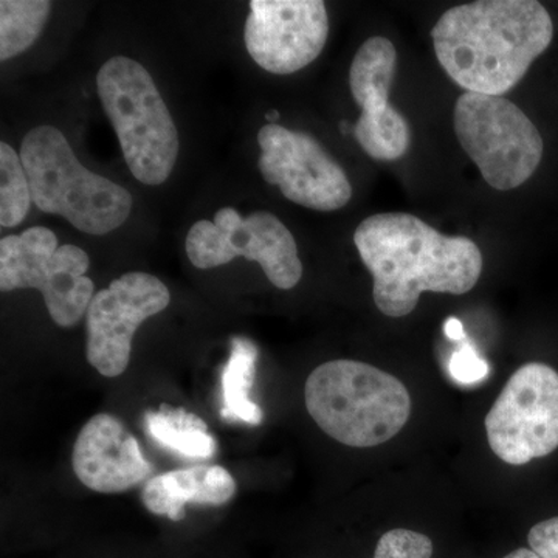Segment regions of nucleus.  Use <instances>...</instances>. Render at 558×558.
Returning a JSON list of instances; mask_svg holds the SVG:
<instances>
[{"label":"nucleus","mask_w":558,"mask_h":558,"mask_svg":"<svg viewBox=\"0 0 558 558\" xmlns=\"http://www.w3.org/2000/svg\"><path fill=\"white\" fill-rule=\"evenodd\" d=\"M355 248L374 279V303L391 318L416 310L424 292L464 295L483 274V253L464 236H446L409 213L369 216Z\"/></svg>","instance_id":"1"},{"label":"nucleus","mask_w":558,"mask_h":558,"mask_svg":"<svg viewBox=\"0 0 558 558\" xmlns=\"http://www.w3.org/2000/svg\"><path fill=\"white\" fill-rule=\"evenodd\" d=\"M554 38L549 11L535 0H478L447 10L433 27L440 68L472 94L502 97Z\"/></svg>","instance_id":"2"},{"label":"nucleus","mask_w":558,"mask_h":558,"mask_svg":"<svg viewBox=\"0 0 558 558\" xmlns=\"http://www.w3.org/2000/svg\"><path fill=\"white\" fill-rule=\"evenodd\" d=\"M304 402L326 435L355 449L388 442L411 414L409 389L398 377L355 360H332L312 371Z\"/></svg>","instance_id":"3"},{"label":"nucleus","mask_w":558,"mask_h":558,"mask_svg":"<svg viewBox=\"0 0 558 558\" xmlns=\"http://www.w3.org/2000/svg\"><path fill=\"white\" fill-rule=\"evenodd\" d=\"M21 160L40 211L62 216L76 230L95 236L120 229L130 218V191L87 170L57 128L28 131Z\"/></svg>","instance_id":"4"},{"label":"nucleus","mask_w":558,"mask_h":558,"mask_svg":"<svg viewBox=\"0 0 558 558\" xmlns=\"http://www.w3.org/2000/svg\"><path fill=\"white\" fill-rule=\"evenodd\" d=\"M97 89L132 175L150 186L167 182L178 161L179 132L148 70L128 57L110 58Z\"/></svg>","instance_id":"5"},{"label":"nucleus","mask_w":558,"mask_h":558,"mask_svg":"<svg viewBox=\"0 0 558 558\" xmlns=\"http://www.w3.org/2000/svg\"><path fill=\"white\" fill-rule=\"evenodd\" d=\"M453 126L462 149L492 189H519L542 163V134L508 98L465 92L454 105Z\"/></svg>","instance_id":"6"},{"label":"nucleus","mask_w":558,"mask_h":558,"mask_svg":"<svg viewBox=\"0 0 558 558\" xmlns=\"http://www.w3.org/2000/svg\"><path fill=\"white\" fill-rule=\"evenodd\" d=\"M89 255L76 245L58 244L46 227H33L0 241V290L38 289L51 319L61 328H73L86 317L95 295L86 277Z\"/></svg>","instance_id":"7"},{"label":"nucleus","mask_w":558,"mask_h":558,"mask_svg":"<svg viewBox=\"0 0 558 558\" xmlns=\"http://www.w3.org/2000/svg\"><path fill=\"white\" fill-rule=\"evenodd\" d=\"M185 248L197 269H213L234 258L255 260L271 284L281 290L295 288L303 277L295 238L267 211L242 218L234 208H220L213 222L199 220L191 227Z\"/></svg>","instance_id":"8"},{"label":"nucleus","mask_w":558,"mask_h":558,"mask_svg":"<svg viewBox=\"0 0 558 558\" xmlns=\"http://www.w3.org/2000/svg\"><path fill=\"white\" fill-rule=\"evenodd\" d=\"M488 446L501 461L524 465L558 449V373L527 363L512 374L486 417Z\"/></svg>","instance_id":"9"},{"label":"nucleus","mask_w":558,"mask_h":558,"mask_svg":"<svg viewBox=\"0 0 558 558\" xmlns=\"http://www.w3.org/2000/svg\"><path fill=\"white\" fill-rule=\"evenodd\" d=\"M258 167L264 180L293 204L317 211L347 207L352 186L343 168L317 140L270 123L258 132Z\"/></svg>","instance_id":"10"},{"label":"nucleus","mask_w":558,"mask_h":558,"mask_svg":"<svg viewBox=\"0 0 558 558\" xmlns=\"http://www.w3.org/2000/svg\"><path fill=\"white\" fill-rule=\"evenodd\" d=\"M170 301L167 286L145 271H130L95 293L86 314L90 365L109 379L121 376L130 366L138 326L167 310Z\"/></svg>","instance_id":"11"},{"label":"nucleus","mask_w":558,"mask_h":558,"mask_svg":"<svg viewBox=\"0 0 558 558\" xmlns=\"http://www.w3.org/2000/svg\"><path fill=\"white\" fill-rule=\"evenodd\" d=\"M329 35L322 0H252L245 21V47L252 60L275 75H290L312 64Z\"/></svg>","instance_id":"12"},{"label":"nucleus","mask_w":558,"mask_h":558,"mask_svg":"<svg viewBox=\"0 0 558 558\" xmlns=\"http://www.w3.org/2000/svg\"><path fill=\"white\" fill-rule=\"evenodd\" d=\"M396 64L395 44L384 36H373L360 47L349 70L352 98L362 108L352 131L371 159L379 161L400 159L411 143L409 121L388 101Z\"/></svg>","instance_id":"13"},{"label":"nucleus","mask_w":558,"mask_h":558,"mask_svg":"<svg viewBox=\"0 0 558 558\" xmlns=\"http://www.w3.org/2000/svg\"><path fill=\"white\" fill-rule=\"evenodd\" d=\"M76 478L98 494L130 490L153 473L138 440L112 414H97L81 428L72 453Z\"/></svg>","instance_id":"14"},{"label":"nucleus","mask_w":558,"mask_h":558,"mask_svg":"<svg viewBox=\"0 0 558 558\" xmlns=\"http://www.w3.org/2000/svg\"><path fill=\"white\" fill-rule=\"evenodd\" d=\"M236 481L220 465L172 470L146 481L142 501L149 512L179 521L189 505L223 506L236 495Z\"/></svg>","instance_id":"15"},{"label":"nucleus","mask_w":558,"mask_h":558,"mask_svg":"<svg viewBox=\"0 0 558 558\" xmlns=\"http://www.w3.org/2000/svg\"><path fill=\"white\" fill-rule=\"evenodd\" d=\"M258 348L245 337L231 340L230 357L220 373V417L229 424L259 425L263 410L253 402Z\"/></svg>","instance_id":"16"},{"label":"nucleus","mask_w":558,"mask_h":558,"mask_svg":"<svg viewBox=\"0 0 558 558\" xmlns=\"http://www.w3.org/2000/svg\"><path fill=\"white\" fill-rule=\"evenodd\" d=\"M143 422L156 446L180 458L211 459L218 451L208 425L186 410L163 405L159 411H146Z\"/></svg>","instance_id":"17"},{"label":"nucleus","mask_w":558,"mask_h":558,"mask_svg":"<svg viewBox=\"0 0 558 558\" xmlns=\"http://www.w3.org/2000/svg\"><path fill=\"white\" fill-rule=\"evenodd\" d=\"M49 0L0 2V60L7 61L31 49L49 17Z\"/></svg>","instance_id":"18"},{"label":"nucleus","mask_w":558,"mask_h":558,"mask_svg":"<svg viewBox=\"0 0 558 558\" xmlns=\"http://www.w3.org/2000/svg\"><path fill=\"white\" fill-rule=\"evenodd\" d=\"M31 182L21 154L0 143V226L13 229L27 216L32 205Z\"/></svg>","instance_id":"19"},{"label":"nucleus","mask_w":558,"mask_h":558,"mask_svg":"<svg viewBox=\"0 0 558 558\" xmlns=\"http://www.w3.org/2000/svg\"><path fill=\"white\" fill-rule=\"evenodd\" d=\"M433 542L411 529H391L381 535L374 558H432Z\"/></svg>","instance_id":"20"},{"label":"nucleus","mask_w":558,"mask_h":558,"mask_svg":"<svg viewBox=\"0 0 558 558\" xmlns=\"http://www.w3.org/2000/svg\"><path fill=\"white\" fill-rule=\"evenodd\" d=\"M449 373L458 384L475 385L486 379L490 368H488L486 360L480 357L476 349L465 339L461 341V347L451 354Z\"/></svg>","instance_id":"21"},{"label":"nucleus","mask_w":558,"mask_h":558,"mask_svg":"<svg viewBox=\"0 0 558 558\" xmlns=\"http://www.w3.org/2000/svg\"><path fill=\"white\" fill-rule=\"evenodd\" d=\"M529 546L542 558H558V517L539 521L529 531Z\"/></svg>","instance_id":"22"},{"label":"nucleus","mask_w":558,"mask_h":558,"mask_svg":"<svg viewBox=\"0 0 558 558\" xmlns=\"http://www.w3.org/2000/svg\"><path fill=\"white\" fill-rule=\"evenodd\" d=\"M444 333H446L447 339L451 341H464L468 339L464 332V326L459 322L457 317H450L444 323Z\"/></svg>","instance_id":"23"},{"label":"nucleus","mask_w":558,"mask_h":558,"mask_svg":"<svg viewBox=\"0 0 558 558\" xmlns=\"http://www.w3.org/2000/svg\"><path fill=\"white\" fill-rule=\"evenodd\" d=\"M502 558H542L537 556V554L534 553L532 549L527 548H520L517 550H513V553L508 554V556Z\"/></svg>","instance_id":"24"},{"label":"nucleus","mask_w":558,"mask_h":558,"mask_svg":"<svg viewBox=\"0 0 558 558\" xmlns=\"http://www.w3.org/2000/svg\"><path fill=\"white\" fill-rule=\"evenodd\" d=\"M267 119H269L270 121L278 120L279 119V112H277V110H271L270 113H267Z\"/></svg>","instance_id":"25"}]
</instances>
